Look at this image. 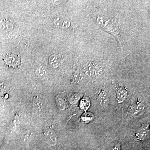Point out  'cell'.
Returning <instances> with one entry per match:
<instances>
[{
	"label": "cell",
	"mask_w": 150,
	"mask_h": 150,
	"mask_svg": "<svg viewBox=\"0 0 150 150\" xmlns=\"http://www.w3.org/2000/svg\"><path fill=\"white\" fill-rule=\"evenodd\" d=\"M62 62V57L60 55L54 54L50 56L49 59L50 66L54 69H56L59 67Z\"/></svg>",
	"instance_id": "obj_7"
},
{
	"label": "cell",
	"mask_w": 150,
	"mask_h": 150,
	"mask_svg": "<svg viewBox=\"0 0 150 150\" xmlns=\"http://www.w3.org/2000/svg\"><path fill=\"white\" fill-rule=\"evenodd\" d=\"M90 105V101L88 98L85 97L84 98L81 100V106L82 109L84 110H86L87 108H89Z\"/></svg>",
	"instance_id": "obj_14"
},
{
	"label": "cell",
	"mask_w": 150,
	"mask_h": 150,
	"mask_svg": "<svg viewBox=\"0 0 150 150\" xmlns=\"http://www.w3.org/2000/svg\"><path fill=\"white\" fill-rule=\"evenodd\" d=\"M146 110V106L143 103L138 102L132 105L129 108V112L134 117H138L143 115Z\"/></svg>",
	"instance_id": "obj_3"
},
{
	"label": "cell",
	"mask_w": 150,
	"mask_h": 150,
	"mask_svg": "<svg viewBox=\"0 0 150 150\" xmlns=\"http://www.w3.org/2000/svg\"><path fill=\"white\" fill-rule=\"evenodd\" d=\"M5 61L7 65L13 67L18 66L21 63V59L18 56L12 54H8Z\"/></svg>",
	"instance_id": "obj_6"
},
{
	"label": "cell",
	"mask_w": 150,
	"mask_h": 150,
	"mask_svg": "<svg viewBox=\"0 0 150 150\" xmlns=\"http://www.w3.org/2000/svg\"><path fill=\"white\" fill-rule=\"evenodd\" d=\"M74 78L76 82L80 84H83L86 81L85 78L83 74L80 71H77L75 72Z\"/></svg>",
	"instance_id": "obj_11"
},
{
	"label": "cell",
	"mask_w": 150,
	"mask_h": 150,
	"mask_svg": "<svg viewBox=\"0 0 150 150\" xmlns=\"http://www.w3.org/2000/svg\"><path fill=\"white\" fill-rule=\"evenodd\" d=\"M80 98V96L78 93H74L71 95L69 97L70 103L72 104L76 103Z\"/></svg>",
	"instance_id": "obj_12"
},
{
	"label": "cell",
	"mask_w": 150,
	"mask_h": 150,
	"mask_svg": "<svg viewBox=\"0 0 150 150\" xmlns=\"http://www.w3.org/2000/svg\"><path fill=\"white\" fill-rule=\"evenodd\" d=\"M70 25V23L69 21H64L63 24L62 26V28H68L69 27Z\"/></svg>",
	"instance_id": "obj_18"
},
{
	"label": "cell",
	"mask_w": 150,
	"mask_h": 150,
	"mask_svg": "<svg viewBox=\"0 0 150 150\" xmlns=\"http://www.w3.org/2000/svg\"><path fill=\"white\" fill-rule=\"evenodd\" d=\"M43 103L38 98H35L33 101V111L36 113H40L43 109Z\"/></svg>",
	"instance_id": "obj_10"
},
{
	"label": "cell",
	"mask_w": 150,
	"mask_h": 150,
	"mask_svg": "<svg viewBox=\"0 0 150 150\" xmlns=\"http://www.w3.org/2000/svg\"><path fill=\"white\" fill-rule=\"evenodd\" d=\"M0 27L4 30H11L13 27V25L6 21H0Z\"/></svg>",
	"instance_id": "obj_15"
},
{
	"label": "cell",
	"mask_w": 150,
	"mask_h": 150,
	"mask_svg": "<svg viewBox=\"0 0 150 150\" xmlns=\"http://www.w3.org/2000/svg\"><path fill=\"white\" fill-rule=\"evenodd\" d=\"M57 105L61 110H63L65 108V104L64 100L62 98L58 97L56 99Z\"/></svg>",
	"instance_id": "obj_16"
},
{
	"label": "cell",
	"mask_w": 150,
	"mask_h": 150,
	"mask_svg": "<svg viewBox=\"0 0 150 150\" xmlns=\"http://www.w3.org/2000/svg\"><path fill=\"white\" fill-rule=\"evenodd\" d=\"M99 67L93 62L86 63L83 67V70L86 75L89 77H94L98 75L100 72Z\"/></svg>",
	"instance_id": "obj_2"
},
{
	"label": "cell",
	"mask_w": 150,
	"mask_h": 150,
	"mask_svg": "<svg viewBox=\"0 0 150 150\" xmlns=\"http://www.w3.org/2000/svg\"><path fill=\"white\" fill-rule=\"evenodd\" d=\"M149 134V124H144L137 130L135 135L137 139L144 141L148 138Z\"/></svg>",
	"instance_id": "obj_4"
},
{
	"label": "cell",
	"mask_w": 150,
	"mask_h": 150,
	"mask_svg": "<svg viewBox=\"0 0 150 150\" xmlns=\"http://www.w3.org/2000/svg\"><path fill=\"white\" fill-rule=\"evenodd\" d=\"M35 72L38 76H45L47 73V71L46 68L45 67H43V66H40V67H38L36 69Z\"/></svg>",
	"instance_id": "obj_13"
},
{
	"label": "cell",
	"mask_w": 150,
	"mask_h": 150,
	"mask_svg": "<svg viewBox=\"0 0 150 150\" xmlns=\"http://www.w3.org/2000/svg\"><path fill=\"white\" fill-rule=\"evenodd\" d=\"M97 23L98 24L104 29L105 30L110 33L120 41V29L115 21L113 20H109L106 21H103L102 18H98L97 19Z\"/></svg>",
	"instance_id": "obj_1"
},
{
	"label": "cell",
	"mask_w": 150,
	"mask_h": 150,
	"mask_svg": "<svg viewBox=\"0 0 150 150\" xmlns=\"http://www.w3.org/2000/svg\"><path fill=\"white\" fill-rule=\"evenodd\" d=\"M128 96V92L124 88H119L116 93V97L118 103H122L125 101Z\"/></svg>",
	"instance_id": "obj_8"
},
{
	"label": "cell",
	"mask_w": 150,
	"mask_h": 150,
	"mask_svg": "<svg viewBox=\"0 0 150 150\" xmlns=\"http://www.w3.org/2000/svg\"><path fill=\"white\" fill-rule=\"evenodd\" d=\"M64 21H63V20L60 18H54V24L56 26L62 27Z\"/></svg>",
	"instance_id": "obj_17"
},
{
	"label": "cell",
	"mask_w": 150,
	"mask_h": 150,
	"mask_svg": "<svg viewBox=\"0 0 150 150\" xmlns=\"http://www.w3.org/2000/svg\"><path fill=\"white\" fill-rule=\"evenodd\" d=\"M121 150V144H117L115 145L112 150Z\"/></svg>",
	"instance_id": "obj_19"
},
{
	"label": "cell",
	"mask_w": 150,
	"mask_h": 150,
	"mask_svg": "<svg viewBox=\"0 0 150 150\" xmlns=\"http://www.w3.org/2000/svg\"><path fill=\"white\" fill-rule=\"evenodd\" d=\"M97 98L99 103L102 105H105L108 103V96L106 92L104 91H100L97 94Z\"/></svg>",
	"instance_id": "obj_9"
},
{
	"label": "cell",
	"mask_w": 150,
	"mask_h": 150,
	"mask_svg": "<svg viewBox=\"0 0 150 150\" xmlns=\"http://www.w3.org/2000/svg\"><path fill=\"white\" fill-rule=\"evenodd\" d=\"M45 139L46 142L51 146L56 144L58 141L57 135L54 131L52 130H48L45 134Z\"/></svg>",
	"instance_id": "obj_5"
}]
</instances>
